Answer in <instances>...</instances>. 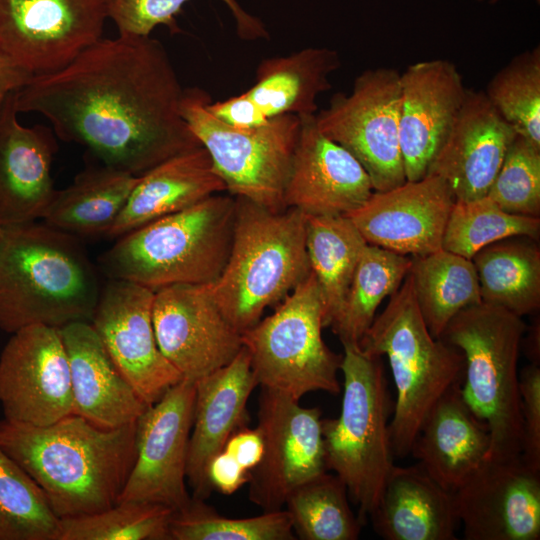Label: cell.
Returning a JSON list of instances; mask_svg holds the SVG:
<instances>
[{"instance_id":"obj_1","label":"cell","mask_w":540,"mask_h":540,"mask_svg":"<svg viewBox=\"0 0 540 540\" xmlns=\"http://www.w3.org/2000/svg\"><path fill=\"white\" fill-rule=\"evenodd\" d=\"M183 90L158 40L119 35L33 76L15 105L43 115L58 138L85 146L102 164L141 176L202 146L181 115Z\"/></svg>"},{"instance_id":"obj_2","label":"cell","mask_w":540,"mask_h":540,"mask_svg":"<svg viewBox=\"0 0 540 540\" xmlns=\"http://www.w3.org/2000/svg\"><path fill=\"white\" fill-rule=\"evenodd\" d=\"M0 446L58 518L92 514L118 501L136 457V422L102 428L75 413L45 426L3 418Z\"/></svg>"},{"instance_id":"obj_3","label":"cell","mask_w":540,"mask_h":540,"mask_svg":"<svg viewBox=\"0 0 540 540\" xmlns=\"http://www.w3.org/2000/svg\"><path fill=\"white\" fill-rule=\"evenodd\" d=\"M100 293L77 237L36 221L1 228V330L90 322Z\"/></svg>"},{"instance_id":"obj_4","label":"cell","mask_w":540,"mask_h":540,"mask_svg":"<svg viewBox=\"0 0 540 540\" xmlns=\"http://www.w3.org/2000/svg\"><path fill=\"white\" fill-rule=\"evenodd\" d=\"M305 236L306 215L299 209L275 211L235 197L230 254L209 290L239 333L253 327L266 308L282 301L308 277Z\"/></svg>"},{"instance_id":"obj_5","label":"cell","mask_w":540,"mask_h":540,"mask_svg":"<svg viewBox=\"0 0 540 540\" xmlns=\"http://www.w3.org/2000/svg\"><path fill=\"white\" fill-rule=\"evenodd\" d=\"M235 198L214 194L119 238L99 259L109 279L152 290L172 284H212L228 260Z\"/></svg>"},{"instance_id":"obj_6","label":"cell","mask_w":540,"mask_h":540,"mask_svg":"<svg viewBox=\"0 0 540 540\" xmlns=\"http://www.w3.org/2000/svg\"><path fill=\"white\" fill-rule=\"evenodd\" d=\"M359 346L366 353L387 357L396 388L389 422L391 445L394 457L404 458L436 402L461 384L463 356L429 331L409 273Z\"/></svg>"},{"instance_id":"obj_7","label":"cell","mask_w":540,"mask_h":540,"mask_svg":"<svg viewBox=\"0 0 540 540\" xmlns=\"http://www.w3.org/2000/svg\"><path fill=\"white\" fill-rule=\"evenodd\" d=\"M526 330L521 316L481 302L456 314L440 337L463 356L460 392L470 410L488 427V461L521 456L518 361Z\"/></svg>"},{"instance_id":"obj_8","label":"cell","mask_w":540,"mask_h":540,"mask_svg":"<svg viewBox=\"0 0 540 540\" xmlns=\"http://www.w3.org/2000/svg\"><path fill=\"white\" fill-rule=\"evenodd\" d=\"M343 397L337 418L322 419L327 470L345 483L364 525L394 467L392 413L382 357L344 343Z\"/></svg>"},{"instance_id":"obj_9","label":"cell","mask_w":540,"mask_h":540,"mask_svg":"<svg viewBox=\"0 0 540 540\" xmlns=\"http://www.w3.org/2000/svg\"><path fill=\"white\" fill-rule=\"evenodd\" d=\"M324 327L323 300L311 271L270 316L242 333L257 384L298 401L314 391L338 394L342 355L324 342Z\"/></svg>"},{"instance_id":"obj_10","label":"cell","mask_w":540,"mask_h":540,"mask_svg":"<svg viewBox=\"0 0 540 540\" xmlns=\"http://www.w3.org/2000/svg\"><path fill=\"white\" fill-rule=\"evenodd\" d=\"M208 93L183 90L180 112L213 167L235 197H243L271 210H283L284 191L300 131V117L285 114L265 124L239 129L217 119L207 109Z\"/></svg>"},{"instance_id":"obj_11","label":"cell","mask_w":540,"mask_h":540,"mask_svg":"<svg viewBox=\"0 0 540 540\" xmlns=\"http://www.w3.org/2000/svg\"><path fill=\"white\" fill-rule=\"evenodd\" d=\"M399 117L400 73L379 67L358 75L350 94H334L315 121L323 134L359 161L373 190L382 192L406 181Z\"/></svg>"},{"instance_id":"obj_12","label":"cell","mask_w":540,"mask_h":540,"mask_svg":"<svg viewBox=\"0 0 540 540\" xmlns=\"http://www.w3.org/2000/svg\"><path fill=\"white\" fill-rule=\"evenodd\" d=\"M110 0H0V56L33 76L102 39Z\"/></svg>"},{"instance_id":"obj_13","label":"cell","mask_w":540,"mask_h":540,"mask_svg":"<svg viewBox=\"0 0 540 540\" xmlns=\"http://www.w3.org/2000/svg\"><path fill=\"white\" fill-rule=\"evenodd\" d=\"M321 414L319 407L261 388L256 427L264 452L250 472L248 496L264 512L283 509L293 489L328 471Z\"/></svg>"},{"instance_id":"obj_14","label":"cell","mask_w":540,"mask_h":540,"mask_svg":"<svg viewBox=\"0 0 540 540\" xmlns=\"http://www.w3.org/2000/svg\"><path fill=\"white\" fill-rule=\"evenodd\" d=\"M195 392V382L182 379L137 419L136 457L117 502L177 511L190 501L186 468Z\"/></svg>"},{"instance_id":"obj_15","label":"cell","mask_w":540,"mask_h":540,"mask_svg":"<svg viewBox=\"0 0 540 540\" xmlns=\"http://www.w3.org/2000/svg\"><path fill=\"white\" fill-rule=\"evenodd\" d=\"M4 418L35 426L74 413L70 367L60 330L31 325L11 334L0 354Z\"/></svg>"},{"instance_id":"obj_16","label":"cell","mask_w":540,"mask_h":540,"mask_svg":"<svg viewBox=\"0 0 540 540\" xmlns=\"http://www.w3.org/2000/svg\"><path fill=\"white\" fill-rule=\"evenodd\" d=\"M154 295L146 286L110 279L90 321L119 372L147 405L183 379L159 349L152 321Z\"/></svg>"},{"instance_id":"obj_17","label":"cell","mask_w":540,"mask_h":540,"mask_svg":"<svg viewBox=\"0 0 540 540\" xmlns=\"http://www.w3.org/2000/svg\"><path fill=\"white\" fill-rule=\"evenodd\" d=\"M152 321L162 354L193 382L230 363L243 347L242 334L219 310L209 284L155 290Z\"/></svg>"},{"instance_id":"obj_18","label":"cell","mask_w":540,"mask_h":540,"mask_svg":"<svg viewBox=\"0 0 540 540\" xmlns=\"http://www.w3.org/2000/svg\"><path fill=\"white\" fill-rule=\"evenodd\" d=\"M453 494L465 539L540 538V473L521 456L486 460Z\"/></svg>"},{"instance_id":"obj_19","label":"cell","mask_w":540,"mask_h":540,"mask_svg":"<svg viewBox=\"0 0 540 540\" xmlns=\"http://www.w3.org/2000/svg\"><path fill=\"white\" fill-rule=\"evenodd\" d=\"M455 202L448 184L436 175L405 181L390 190L373 191L347 214L368 244L406 256L442 248L446 223Z\"/></svg>"},{"instance_id":"obj_20","label":"cell","mask_w":540,"mask_h":540,"mask_svg":"<svg viewBox=\"0 0 540 540\" xmlns=\"http://www.w3.org/2000/svg\"><path fill=\"white\" fill-rule=\"evenodd\" d=\"M454 63L433 59L400 74L399 140L407 181L427 175L466 97Z\"/></svg>"},{"instance_id":"obj_21","label":"cell","mask_w":540,"mask_h":540,"mask_svg":"<svg viewBox=\"0 0 540 540\" xmlns=\"http://www.w3.org/2000/svg\"><path fill=\"white\" fill-rule=\"evenodd\" d=\"M299 117L284 205L308 216H346L371 196V180L348 150L320 131L315 114Z\"/></svg>"},{"instance_id":"obj_22","label":"cell","mask_w":540,"mask_h":540,"mask_svg":"<svg viewBox=\"0 0 540 540\" xmlns=\"http://www.w3.org/2000/svg\"><path fill=\"white\" fill-rule=\"evenodd\" d=\"M517 135L484 91L468 89L427 175L442 178L455 200L485 197Z\"/></svg>"},{"instance_id":"obj_23","label":"cell","mask_w":540,"mask_h":540,"mask_svg":"<svg viewBox=\"0 0 540 540\" xmlns=\"http://www.w3.org/2000/svg\"><path fill=\"white\" fill-rule=\"evenodd\" d=\"M17 91L0 112V228L41 219L56 191L51 176L58 149L53 131L18 122Z\"/></svg>"},{"instance_id":"obj_24","label":"cell","mask_w":540,"mask_h":540,"mask_svg":"<svg viewBox=\"0 0 540 540\" xmlns=\"http://www.w3.org/2000/svg\"><path fill=\"white\" fill-rule=\"evenodd\" d=\"M256 386L244 346L230 363L195 382L186 468L191 497L206 500L213 492L207 479L208 463L232 433L248 425L247 403Z\"/></svg>"},{"instance_id":"obj_25","label":"cell","mask_w":540,"mask_h":540,"mask_svg":"<svg viewBox=\"0 0 540 540\" xmlns=\"http://www.w3.org/2000/svg\"><path fill=\"white\" fill-rule=\"evenodd\" d=\"M67 352L74 413L102 428L133 422L149 406L119 372L90 322L59 329Z\"/></svg>"},{"instance_id":"obj_26","label":"cell","mask_w":540,"mask_h":540,"mask_svg":"<svg viewBox=\"0 0 540 540\" xmlns=\"http://www.w3.org/2000/svg\"><path fill=\"white\" fill-rule=\"evenodd\" d=\"M489 448L488 427L464 402L457 384L433 406L410 454L435 482L453 493L486 461Z\"/></svg>"},{"instance_id":"obj_27","label":"cell","mask_w":540,"mask_h":540,"mask_svg":"<svg viewBox=\"0 0 540 540\" xmlns=\"http://www.w3.org/2000/svg\"><path fill=\"white\" fill-rule=\"evenodd\" d=\"M369 518L385 540H455L460 525L454 494L418 464L394 465Z\"/></svg>"},{"instance_id":"obj_28","label":"cell","mask_w":540,"mask_h":540,"mask_svg":"<svg viewBox=\"0 0 540 540\" xmlns=\"http://www.w3.org/2000/svg\"><path fill=\"white\" fill-rule=\"evenodd\" d=\"M224 190L225 184L203 146L180 153L139 176L106 236L119 238Z\"/></svg>"},{"instance_id":"obj_29","label":"cell","mask_w":540,"mask_h":540,"mask_svg":"<svg viewBox=\"0 0 540 540\" xmlns=\"http://www.w3.org/2000/svg\"><path fill=\"white\" fill-rule=\"evenodd\" d=\"M340 65L337 51L325 47L268 58L260 62L255 83L244 93L267 119L313 115L318 96L331 89L329 76Z\"/></svg>"},{"instance_id":"obj_30","label":"cell","mask_w":540,"mask_h":540,"mask_svg":"<svg viewBox=\"0 0 540 540\" xmlns=\"http://www.w3.org/2000/svg\"><path fill=\"white\" fill-rule=\"evenodd\" d=\"M139 176L102 164L80 172L56 190L41 220L72 236L107 235Z\"/></svg>"},{"instance_id":"obj_31","label":"cell","mask_w":540,"mask_h":540,"mask_svg":"<svg viewBox=\"0 0 540 540\" xmlns=\"http://www.w3.org/2000/svg\"><path fill=\"white\" fill-rule=\"evenodd\" d=\"M481 300L518 316L540 307V249L528 237L489 244L473 257Z\"/></svg>"},{"instance_id":"obj_32","label":"cell","mask_w":540,"mask_h":540,"mask_svg":"<svg viewBox=\"0 0 540 540\" xmlns=\"http://www.w3.org/2000/svg\"><path fill=\"white\" fill-rule=\"evenodd\" d=\"M306 250L325 310V326L340 317L364 246L367 244L346 216L306 215Z\"/></svg>"},{"instance_id":"obj_33","label":"cell","mask_w":540,"mask_h":540,"mask_svg":"<svg viewBox=\"0 0 540 540\" xmlns=\"http://www.w3.org/2000/svg\"><path fill=\"white\" fill-rule=\"evenodd\" d=\"M409 275L419 310L435 338L456 314L482 302L472 260L443 248L412 257Z\"/></svg>"},{"instance_id":"obj_34","label":"cell","mask_w":540,"mask_h":540,"mask_svg":"<svg viewBox=\"0 0 540 540\" xmlns=\"http://www.w3.org/2000/svg\"><path fill=\"white\" fill-rule=\"evenodd\" d=\"M412 257L366 244L356 266L339 319L331 326L342 344L359 345L386 297L401 286Z\"/></svg>"},{"instance_id":"obj_35","label":"cell","mask_w":540,"mask_h":540,"mask_svg":"<svg viewBox=\"0 0 540 540\" xmlns=\"http://www.w3.org/2000/svg\"><path fill=\"white\" fill-rule=\"evenodd\" d=\"M284 506L301 540H356L362 524L349 504L345 483L328 471L293 489Z\"/></svg>"},{"instance_id":"obj_36","label":"cell","mask_w":540,"mask_h":540,"mask_svg":"<svg viewBox=\"0 0 540 540\" xmlns=\"http://www.w3.org/2000/svg\"><path fill=\"white\" fill-rule=\"evenodd\" d=\"M540 217L522 216L501 209L488 196L455 200L450 211L442 248L468 259L485 246L511 237L538 240Z\"/></svg>"},{"instance_id":"obj_37","label":"cell","mask_w":540,"mask_h":540,"mask_svg":"<svg viewBox=\"0 0 540 540\" xmlns=\"http://www.w3.org/2000/svg\"><path fill=\"white\" fill-rule=\"evenodd\" d=\"M59 527L41 488L0 446V540H58Z\"/></svg>"},{"instance_id":"obj_38","label":"cell","mask_w":540,"mask_h":540,"mask_svg":"<svg viewBox=\"0 0 540 540\" xmlns=\"http://www.w3.org/2000/svg\"><path fill=\"white\" fill-rule=\"evenodd\" d=\"M206 500L191 497L174 511L170 540H294L289 515L285 509L232 518L220 515Z\"/></svg>"},{"instance_id":"obj_39","label":"cell","mask_w":540,"mask_h":540,"mask_svg":"<svg viewBox=\"0 0 540 540\" xmlns=\"http://www.w3.org/2000/svg\"><path fill=\"white\" fill-rule=\"evenodd\" d=\"M174 510L136 501L103 511L60 518L58 540H170Z\"/></svg>"},{"instance_id":"obj_40","label":"cell","mask_w":540,"mask_h":540,"mask_svg":"<svg viewBox=\"0 0 540 540\" xmlns=\"http://www.w3.org/2000/svg\"><path fill=\"white\" fill-rule=\"evenodd\" d=\"M516 133L540 147V48L518 54L500 69L484 91Z\"/></svg>"},{"instance_id":"obj_41","label":"cell","mask_w":540,"mask_h":540,"mask_svg":"<svg viewBox=\"0 0 540 540\" xmlns=\"http://www.w3.org/2000/svg\"><path fill=\"white\" fill-rule=\"evenodd\" d=\"M487 196L508 213L540 217V147L517 135Z\"/></svg>"},{"instance_id":"obj_42","label":"cell","mask_w":540,"mask_h":540,"mask_svg":"<svg viewBox=\"0 0 540 540\" xmlns=\"http://www.w3.org/2000/svg\"><path fill=\"white\" fill-rule=\"evenodd\" d=\"M189 0H110L109 18L119 35L150 36L158 25L178 31L175 17ZM230 8L238 36L245 40L267 38L263 23L245 12L236 0H222Z\"/></svg>"},{"instance_id":"obj_43","label":"cell","mask_w":540,"mask_h":540,"mask_svg":"<svg viewBox=\"0 0 540 540\" xmlns=\"http://www.w3.org/2000/svg\"><path fill=\"white\" fill-rule=\"evenodd\" d=\"M522 418L521 458L540 473V368L531 363L519 373Z\"/></svg>"},{"instance_id":"obj_44","label":"cell","mask_w":540,"mask_h":540,"mask_svg":"<svg viewBox=\"0 0 540 540\" xmlns=\"http://www.w3.org/2000/svg\"><path fill=\"white\" fill-rule=\"evenodd\" d=\"M207 109L220 121L239 129L255 128L270 120L244 92L225 100L216 102L210 100L207 103Z\"/></svg>"},{"instance_id":"obj_45","label":"cell","mask_w":540,"mask_h":540,"mask_svg":"<svg viewBox=\"0 0 540 540\" xmlns=\"http://www.w3.org/2000/svg\"><path fill=\"white\" fill-rule=\"evenodd\" d=\"M250 473L224 450L208 463L207 479L212 488L223 495H232L249 482Z\"/></svg>"},{"instance_id":"obj_46","label":"cell","mask_w":540,"mask_h":540,"mask_svg":"<svg viewBox=\"0 0 540 540\" xmlns=\"http://www.w3.org/2000/svg\"><path fill=\"white\" fill-rule=\"evenodd\" d=\"M249 473L259 464L264 452L260 430L244 426L230 435L223 449Z\"/></svg>"},{"instance_id":"obj_47","label":"cell","mask_w":540,"mask_h":540,"mask_svg":"<svg viewBox=\"0 0 540 540\" xmlns=\"http://www.w3.org/2000/svg\"><path fill=\"white\" fill-rule=\"evenodd\" d=\"M32 77L29 72L0 56V112L7 97L25 86Z\"/></svg>"},{"instance_id":"obj_48","label":"cell","mask_w":540,"mask_h":540,"mask_svg":"<svg viewBox=\"0 0 540 540\" xmlns=\"http://www.w3.org/2000/svg\"><path fill=\"white\" fill-rule=\"evenodd\" d=\"M496 1H498V0H492V2H496ZM537 1H539V0H537Z\"/></svg>"},{"instance_id":"obj_49","label":"cell","mask_w":540,"mask_h":540,"mask_svg":"<svg viewBox=\"0 0 540 540\" xmlns=\"http://www.w3.org/2000/svg\"><path fill=\"white\" fill-rule=\"evenodd\" d=\"M0 234H1V228H0Z\"/></svg>"}]
</instances>
